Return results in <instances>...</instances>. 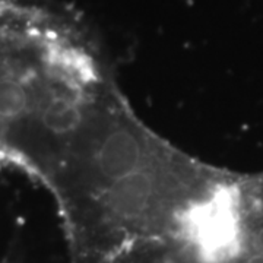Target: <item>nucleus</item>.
Returning <instances> with one entry per match:
<instances>
[{"mask_svg": "<svg viewBox=\"0 0 263 263\" xmlns=\"http://www.w3.org/2000/svg\"><path fill=\"white\" fill-rule=\"evenodd\" d=\"M29 95L19 81L5 76L0 78V119L15 120L28 110Z\"/></svg>", "mask_w": 263, "mask_h": 263, "instance_id": "obj_1", "label": "nucleus"}]
</instances>
